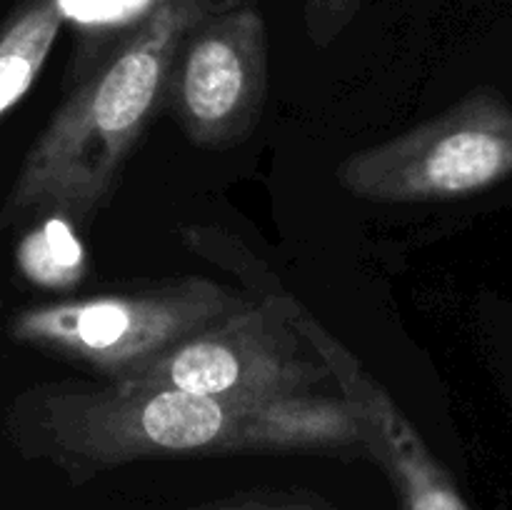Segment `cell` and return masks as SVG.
<instances>
[{
  "mask_svg": "<svg viewBox=\"0 0 512 510\" xmlns=\"http://www.w3.org/2000/svg\"><path fill=\"white\" fill-rule=\"evenodd\" d=\"M15 260L25 278L45 288H70L85 270L83 245L70 230V220L58 215L45 218L20 240Z\"/></svg>",
  "mask_w": 512,
  "mask_h": 510,
  "instance_id": "cell-10",
  "label": "cell"
},
{
  "mask_svg": "<svg viewBox=\"0 0 512 510\" xmlns=\"http://www.w3.org/2000/svg\"><path fill=\"white\" fill-rule=\"evenodd\" d=\"M193 510H335L328 503H320L313 498H248L230 500V503L208 505V508Z\"/></svg>",
  "mask_w": 512,
  "mask_h": 510,
  "instance_id": "cell-12",
  "label": "cell"
},
{
  "mask_svg": "<svg viewBox=\"0 0 512 510\" xmlns=\"http://www.w3.org/2000/svg\"><path fill=\"white\" fill-rule=\"evenodd\" d=\"M293 308L290 298L243 305L123 383L163 385L225 403L310 393L330 373L318 355L305 358Z\"/></svg>",
  "mask_w": 512,
  "mask_h": 510,
  "instance_id": "cell-5",
  "label": "cell"
},
{
  "mask_svg": "<svg viewBox=\"0 0 512 510\" xmlns=\"http://www.w3.org/2000/svg\"><path fill=\"white\" fill-rule=\"evenodd\" d=\"M250 403L148 383L63 385L38 393L40 450L73 478L125 463L238 453Z\"/></svg>",
  "mask_w": 512,
  "mask_h": 510,
  "instance_id": "cell-2",
  "label": "cell"
},
{
  "mask_svg": "<svg viewBox=\"0 0 512 510\" xmlns=\"http://www.w3.org/2000/svg\"><path fill=\"white\" fill-rule=\"evenodd\" d=\"M363 0H303L305 33L315 48H328L360 13Z\"/></svg>",
  "mask_w": 512,
  "mask_h": 510,
  "instance_id": "cell-11",
  "label": "cell"
},
{
  "mask_svg": "<svg viewBox=\"0 0 512 510\" xmlns=\"http://www.w3.org/2000/svg\"><path fill=\"white\" fill-rule=\"evenodd\" d=\"M512 175V108L473 90L445 113L355 150L335 170L340 188L373 203H430L483 193Z\"/></svg>",
  "mask_w": 512,
  "mask_h": 510,
  "instance_id": "cell-4",
  "label": "cell"
},
{
  "mask_svg": "<svg viewBox=\"0 0 512 510\" xmlns=\"http://www.w3.org/2000/svg\"><path fill=\"white\" fill-rule=\"evenodd\" d=\"M233 0H150L103 65L60 105L25 153L3 220H90L163 100L185 35Z\"/></svg>",
  "mask_w": 512,
  "mask_h": 510,
  "instance_id": "cell-1",
  "label": "cell"
},
{
  "mask_svg": "<svg viewBox=\"0 0 512 510\" xmlns=\"http://www.w3.org/2000/svg\"><path fill=\"white\" fill-rule=\"evenodd\" d=\"M265 95V18L253 0H233L185 35L163 98L190 143L228 148L258 125Z\"/></svg>",
  "mask_w": 512,
  "mask_h": 510,
  "instance_id": "cell-6",
  "label": "cell"
},
{
  "mask_svg": "<svg viewBox=\"0 0 512 510\" xmlns=\"http://www.w3.org/2000/svg\"><path fill=\"white\" fill-rule=\"evenodd\" d=\"M63 20V0H25L0 30V118L38 80Z\"/></svg>",
  "mask_w": 512,
  "mask_h": 510,
  "instance_id": "cell-9",
  "label": "cell"
},
{
  "mask_svg": "<svg viewBox=\"0 0 512 510\" xmlns=\"http://www.w3.org/2000/svg\"><path fill=\"white\" fill-rule=\"evenodd\" d=\"M285 450H360L368 455V425L340 395L295 393L250 403L243 413L238 453Z\"/></svg>",
  "mask_w": 512,
  "mask_h": 510,
  "instance_id": "cell-8",
  "label": "cell"
},
{
  "mask_svg": "<svg viewBox=\"0 0 512 510\" xmlns=\"http://www.w3.org/2000/svg\"><path fill=\"white\" fill-rule=\"evenodd\" d=\"M293 323L323 360L340 393L363 415L368 455L388 473L400 510H470L455 480L430 453L408 415L360 360L300 305L293 310Z\"/></svg>",
  "mask_w": 512,
  "mask_h": 510,
  "instance_id": "cell-7",
  "label": "cell"
},
{
  "mask_svg": "<svg viewBox=\"0 0 512 510\" xmlns=\"http://www.w3.org/2000/svg\"><path fill=\"white\" fill-rule=\"evenodd\" d=\"M248 303L215 280L185 278L145 293L25 308L10 323V335L123 383Z\"/></svg>",
  "mask_w": 512,
  "mask_h": 510,
  "instance_id": "cell-3",
  "label": "cell"
}]
</instances>
